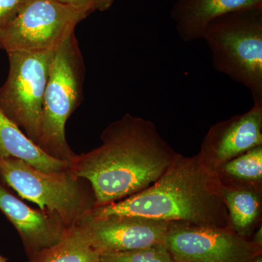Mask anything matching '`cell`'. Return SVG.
<instances>
[{
	"instance_id": "obj_1",
	"label": "cell",
	"mask_w": 262,
	"mask_h": 262,
	"mask_svg": "<svg viewBox=\"0 0 262 262\" xmlns=\"http://www.w3.org/2000/svg\"><path fill=\"white\" fill-rule=\"evenodd\" d=\"M101 144L77 155L74 173L91 184L96 208L137 194L152 185L177 153L160 136L154 122L125 114L101 135Z\"/></svg>"
},
{
	"instance_id": "obj_14",
	"label": "cell",
	"mask_w": 262,
	"mask_h": 262,
	"mask_svg": "<svg viewBox=\"0 0 262 262\" xmlns=\"http://www.w3.org/2000/svg\"><path fill=\"white\" fill-rule=\"evenodd\" d=\"M100 256L91 246L86 229L81 224L71 229L61 243L27 262H100Z\"/></svg>"
},
{
	"instance_id": "obj_12",
	"label": "cell",
	"mask_w": 262,
	"mask_h": 262,
	"mask_svg": "<svg viewBox=\"0 0 262 262\" xmlns=\"http://www.w3.org/2000/svg\"><path fill=\"white\" fill-rule=\"evenodd\" d=\"M262 8V0H177L171 11L176 29L184 42L202 39L215 18L238 10Z\"/></svg>"
},
{
	"instance_id": "obj_16",
	"label": "cell",
	"mask_w": 262,
	"mask_h": 262,
	"mask_svg": "<svg viewBox=\"0 0 262 262\" xmlns=\"http://www.w3.org/2000/svg\"><path fill=\"white\" fill-rule=\"evenodd\" d=\"M224 173L246 182H261L262 146L246 151L220 167Z\"/></svg>"
},
{
	"instance_id": "obj_9",
	"label": "cell",
	"mask_w": 262,
	"mask_h": 262,
	"mask_svg": "<svg viewBox=\"0 0 262 262\" xmlns=\"http://www.w3.org/2000/svg\"><path fill=\"white\" fill-rule=\"evenodd\" d=\"M84 225L100 254L123 252L163 244L169 222L130 215H90Z\"/></svg>"
},
{
	"instance_id": "obj_3",
	"label": "cell",
	"mask_w": 262,
	"mask_h": 262,
	"mask_svg": "<svg viewBox=\"0 0 262 262\" xmlns=\"http://www.w3.org/2000/svg\"><path fill=\"white\" fill-rule=\"evenodd\" d=\"M202 39L214 70L249 90L253 104H262V8L215 18Z\"/></svg>"
},
{
	"instance_id": "obj_20",
	"label": "cell",
	"mask_w": 262,
	"mask_h": 262,
	"mask_svg": "<svg viewBox=\"0 0 262 262\" xmlns=\"http://www.w3.org/2000/svg\"><path fill=\"white\" fill-rule=\"evenodd\" d=\"M253 242L254 243L256 246H258V247H261L262 244V232H261V227H260V229H258V232L255 234L254 237H253Z\"/></svg>"
},
{
	"instance_id": "obj_19",
	"label": "cell",
	"mask_w": 262,
	"mask_h": 262,
	"mask_svg": "<svg viewBox=\"0 0 262 262\" xmlns=\"http://www.w3.org/2000/svg\"><path fill=\"white\" fill-rule=\"evenodd\" d=\"M62 4L70 5L86 10L89 13L103 12L113 6L115 0H56Z\"/></svg>"
},
{
	"instance_id": "obj_5",
	"label": "cell",
	"mask_w": 262,
	"mask_h": 262,
	"mask_svg": "<svg viewBox=\"0 0 262 262\" xmlns=\"http://www.w3.org/2000/svg\"><path fill=\"white\" fill-rule=\"evenodd\" d=\"M83 56L75 33L57 48L52 61L37 145L46 154L72 164L77 155L66 137V124L83 99Z\"/></svg>"
},
{
	"instance_id": "obj_8",
	"label": "cell",
	"mask_w": 262,
	"mask_h": 262,
	"mask_svg": "<svg viewBox=\"0 0 262 262\" xmlns=\"http://www.w3.org/2000/svg\"><path fill=\"white\" fill-rule=\"evenodd\" d=\"M163 244L177 262H251L259 248L232 228L172 222Z\"/></svg>"
},
{
	"instance_id": "obj_23",
	"label": "cell",
	"mask_w": 262,
	"mask_h": 262,
	"mask_svg": "<svg viewBox=\"0 0 262 262\" xmlns=\"http://www.w3.org/2000/svg\"><path fill=\"white\" fill-rule=\"evenodd\" d=\"M174 262H177V261H174Z\"/></svg>"
},
{
	"instance_id": "obj_22",
	"label": "cell",
	"mask_w": 262,
	"mask_h": 262,
	"mask_svg": "<svg viewBox=\"0 0 262 262\" xmlns=\"http://www.w3.org/2000/svg\"><path fill=\"white\" fill-rule=\"evenodd\" d=\"M7 261H8V259L0 255V262H7Z\"/></svg>"
},
{
	"instance_id": "obj_2",
	"label": "cell",
	"mask_w": 262,
	"mask_h": 262,
	"mask_svg": "<svg viewBox=\"0 0 262 262\" xmlns=\"http://www.w3.org/2000/svg\"><path fill=\"white\" fill-rule=\"evenodd\" d=\"M220 173L201 151L177 153L165 173L141 192L95 208L91 216L130 215L172 223L232 228Z\"/></svg>"
},
{
	"instance_id": "obj_11",
	"label": "cell",
	"mask_w": 262,
	"mask_h": 262,
	"mask_svg": "<svg viewBox=\"0 0 262 262\" xmlns=\"http://www.w3.org/2000/svg\"><path fill=\"white\" fill-rule=\"evenodd\" d=\"M262 146V104L218 122L207 134L201 151L217 170L246 151Z\"/></svg>"
},
{
	"instance_id": "obj_4",
	"label": "cell",
	"mask_w": 262,
	"mask_h": 262,
	"mask_svg": "<svg viewBox=\"0 0 262 262\" xmlns=\"http://www.w3.org/2000/svg\"><path fill=\"white\" fill-rule=\"evenodd\" d=\"M0 178L20 198L35 203L68 229L83 223L96 208L91 184L71 168L45 172L23 160L10 158L0 160Z\"/></svg>"
},
{
	"instance_id": "obj_10",
	"label": "cell",
	"mask_w": 262,
	"mask_h": 262,
	"mask_svg": "<svg viewBox=\"0 0 262 262\" xmlns=\"http://www.w3.org/2000/svg\"><path fill=\"white\" fill-rule=\"evenodd\" d=\"M0 211L16 229L28 260L35 259L61 243L71 229L56 217L29 207L1 182Z\"/></svg>"
},
{
	"instance_id": "obj_7",
	"label": "cell",
	"mask_w": 262,
	"mask_h": 262,
	"mask_svg": "<svg viewBox=\"0 0 262 262\" xmlns=\"http://www.w3.org/2000/svg\"><path fill=\"white\" fill-rule=\"evenodd\" d=\"M91 13L56 0H29L0 32V48L10 52L56 51Z\"/></svg>"
},
{
	"instance_id": "obj_21",
	"label": "cell",
	"mask_w": 262,
	"mask_h": 262,
	"mask_svg": "<svg viewBox=\"0 0 262 262\" xmlns=\"http://www.w3.org/2000/svg\"><path fill=\"white\" fill-rule=\"evenodd\" d=\"M251 262H262L261 256L258 255V256H256V257L254 259H253Z\"/></svg>"
},
{
	"instance_id": "obj_6",
	"label": "cell",
	"mask_w": 262,
	"mask_h": 262,
	"mask_svg": "<svg viewBox=\"0 0 262 262\" xmlns=\"http://www.w3.org/2000/svg\"><path fill=\"white\" fill-rule=\"evenodd\" d=\"M55 51L8 53L9 73L0 88V110L37 144L43 101Z\"/></svg>"
},
{
	"instance_id": "obj_17",
	"label": "cell",
	"mask_w": 262,
	"mask_h": 262,
	"mask_svg": "<svg viewBox=\"0 0 262 262\" xmlns=\"http://www.w3.org/2000/svg\"><path fill=\"white\" fill-rule=\"evenodd\" d=\"M100 262H174L163 244L123 252L103 253Z\"/></svg>"
},
{
	"instance_id": "obj_18",
	"label": "cell",
	"mask_w": 262,
	"mask_h": 262,
	"mask_svg": "<svg viewBox=\"0 0 262 262\" xmlns=\"http://www.w3.org/2000/svg\"><path fill=\"white\" fill-rule=\"evenodd\" d=\"M29 0H0V32L9 25Z\"/></svg>"
},
{
	"instance_id": "obj_13",
	"label": "cell",
	"mask_w": 262,
	"mask_h": 262,
	"mask_svg": "<svg viewBox=\"0 0 262 262\" xmlns=\"http://www.w3.org/2000/svg\"><path fill=\"white\" fill-rule=\"evenodd\" d=\"M23 160L38 170L56 172L71 168V164L46 154L0 110V160Z\"/></svg>"
},
{
	"instance_id": "obj_15",
	"label": "cell",
	"mask_w": 262,
	"mask_h": 262,
	"mask_svg": "<svg viewBox=\"0 0 262 262\" xmlns=\"http://www.w3.org/2000/svg\"><path fill=\"white\" fill-rule=\"evenodd\" d=\"M223 194L232 229L236 233L244 237L257 219L259 196L251 189L225 186Z\"/></svg>"
}]
</instances>
